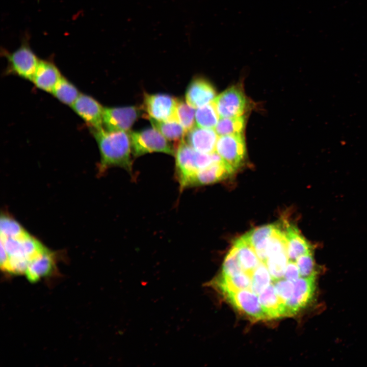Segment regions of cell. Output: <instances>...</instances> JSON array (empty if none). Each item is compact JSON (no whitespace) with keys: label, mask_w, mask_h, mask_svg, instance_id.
Returning a JSON list of instances; mask_svg holds the SVG:
<instances>
[{"label":"cell","mask_w":367,"mask_h":367,"mask_svg":"<svg viewBox=\"0 0 367 367\" xmlns=\"http://www.w3.org/2000/svg\"><path fill=\"white\" fill-rule=\"evenodd\" d=\"M46 248L24 228L13 235H1V269L10 274H24L30 262Z\"/></svg>","instance_id":"cell-1"},{"label":"cell","mask_w":367,"mask_h":367,"mask_svg":"<svg viewBox=\"0 0 367 367\" xmlns=\"http://www.w3.org/2000/svg\"><path fill=\"white\" fill-rule=\"evenodd\" d=\"M93 130L100 154L99 172L102 173L109 168L119 167L132 172V151L129 133L110 132L103 128Z\"/></svg>","instance_id":"cell-2"},{"label":"cell","mask_w":367,"mask_h":367,"mask_svg":"<svg viewBox=\"0 0 367 367\" xmlns=\"http://www.w3.org/2000/svg\"><path fill=\"white\" fill-rule=\"evenodd\" d=\"M174 155L176 175L181 190L188 188L198 171L222 160L216 152L204 153L195 150L185 140L176 146Z\"/></svg>","instance_id":"cell-3"},{"label":"cell","mask_w":367,"mask_h":367,"mask_svg":"<svg viewBox=\"0 0 367 367\" xmlns=\"http://www.w3.org/2000/svg\"><path fill=\"white\" fill-rule=\"evenodd\" d=\"M1 53L8 62L7 73L32 81L40 59L30 46L28 34L22 38L20 45L16 49L11 52L2 48Z\"/></svg>","instance_id":"cell-4"},{"label":"cell","mask_w":367,"mask_h":367,"mask_svg":"<svg viewBox=\"0 0 367 367\" xmlns=\"http://www.w3.org/2000/svg\"><path fill=\"white\" fill-rule=\"evenodd\" d=\"M132 154L138 157L148 153L162 152L174 155L175 148L155 128L129 132Z\"/></svg>","instance_id":"cell-5"},{"label":"cell","mask_w":367,"mask_h":367,"mask_svg":"<svg viewBox=\"0 0 367 367\" xmlns=\"http://www.w3.org/2000/svg\"><path fill=\"white\" fill-rule=\"evenodd\" d=\"M216 152L233 172L243 164L246 153L243 134L219 136Z\"/></svg>","instance_id":"cell-6"},{"label":"cell","mask_w":367,"mask_h":367,"mask_svg":"<svg viewBox=\"0 0 367 367\" xmlns=\"http://www.w3.org/2000/svg\"><path fill=\"white\" fill-rule=\"evenodd\" d=\"M214 102L220 118L238 117L243 115L247 99L241 86H231L217 96Z\"/></svg>","instance_id":"cell-7"},{"label":"cell","mask_w":367,"mask_h":367,"mask_svg":"<svg viewBox=\"0 0 367 367\" xmlns=\"http://www.w3.org/2000/svg\"><path fill=\"white\" fill-rule=\"evenodd\" d=\"M177 99L166 94L145 93L143 106L146 117L158 121L176 120L175 112Z\"/></svg>","instance_id":"cell-8"},{"label":"cell","mask_w":367,"mask_h":367,"mask_svg":"<svg viewBox=\"0 0 367 367\" xmlns=\"http://www.w3.org/2000/svg\"><path fill=\"white\" fill-rule=\"evenodd\" d=\"M139 114L140 111L136 107L104 108L103 128L110 132H127Z\"/></svg>","instance_id":"cell-9"},{"label":"cell","mask_w":367,"mask_h":367,"mask_svg":"<svg viewBox=\"0 0 367 367\" xmlns=\"http://www.w3.org/2000/svg\"><path fill=\"white\" fill-rule=\"evenodd\" d=\"M238 310L255 320L269 319L262 307L258 295L248 290L223 294Z\"/></svg>","instance_id":"cell-10"},{"label":"cell","mask_w":367,"mask_h":367,"mask_svg":"<svg viewBox=\"0 0 367 367\" xmlns=\"http://www.w3.org/2000/svg\"><path fill=\"white\" fill-rule=\"evenodd\" d=\"M71 107L93 130L103 128L104 108L91 96L81 94Z\"/></svg>","instance_id":"cell-11"},{"label":"cell","mask_w":367,"mask_h":367,"mask_svg":"<svg viewBox=\"0 0 367 367\" xmlns=\"http://www.w3.org/2000/svg\"><path fill=\"white\" fill-rule=\"evenodd\" d=\"M314 282V277H300L294 282L292 295L285 305V316L297 313L310 302L315 291Z\"/></svg>","instance_id":"cell-12"},{"label":"cell","mask_w":367,"mask_h":367,"mask_svg":"<svg viewBox=\"0 0 367 367\" xmlns=\"http://www.w3.org/2000/svg\"><path fill=\"white\" fill-rule=\"evenodd\" d=\"M212 84L204 78H194L188 85L185 97L186 102L193 108H199L212 102L216 97Z\"/></svg>","instance_id":"cell-13"},{"label":"cell","mask_w":367,"mask_h":367,"mask_svg":"<svg viewBox=\"0 0 367 367\" xmlns=\"http://www.w3.org/2000/svg\"><path fill=\"white\" fill-rule=\"evenodd\" d=\"M186 142L195 150L204 153L216 152L219 136L212 128L194 127L185 136Z\"/></svg>","instance_id":"cell-14"},{"label":"cell","mask_w":367,"mask_h":367,"mask_svg":"<svg viewBox=\"0 0 367 367\" xmlns=\"http://www.w3.org/2000/svg\"><path fill=\"white\" fill-rule=\"evenodd\" d=\"M62 76L52 61L40 59L31 81L40 89L51 93Z\"/></svg>","instance_id":"cell-15"},{"label":"cell","mask_w":367,"mask_h":367,"mask_svg":"<svg viewBox=\"0 0 367 367\" xmlns=\"http://www.w3.org/2000/svg\"><path fill=\"white\" fill-rule=\"evenodd\" d=\"M233 172L221 160L198 171L189 181L188 188L214 184L227 178Z\"/></svg>","instance_id":"cell-16"},{"label":"cell","mask_w":367,"mask_h":367,"mask_svg":"<svg viewBox=\"0 0 367 367\" xmlns=\"http://www.w3.org/2000/svg\"><path fill=\"white\" fill-rule=\"evenodd\" d=\"M54 253L46 248L29 264L24 273L29 281L35 282L52 273L56 265Z\"/></svg>","instance_id":"cell-17"},{"label":"cell","mask_w":367,"mask_h":367,"mask_svg":"<svg viewBox=\"0 0 367 367\" xmlns=\"http://www.w3.org/2000/svg\"><path fill=\"white\" fill-rule=\"evenodd\" d=\"M285 228L287 255L290 260L296 261L300 256L311 252V245L296 227L286 223Z\"/></svg>","instance_id":"cell-18"},{"label":"cell","mask_w":367,"mask_h":367,"mask_svg":"<svg viewBox=\"0 0 367 367\" xmlns=\"http://www.w3.org/2000/svg\"><path fill=\"white\" fill-rule=\"evenodd\" d=\"M258 296L269 319L285 316V306L276 294L274 283L269 285Z\"/></svg>","instance_id":"cell-19"},{"label":"cell","mask_w":367,"mask_h":367,"mask_svg":"<svg viewBox=\"0 0 367 367\" xmlns=\"http://www.w3.org/2000/svg\"><path fill=\"white\" fill-rule=\"evenodd\" d=\"M233 246L237 250L243 271L251 278L253 271L260 262L254 248L242 237L234 241Z\"/></svg>","instance_id":"cell-20"},{"label":"cell","mask_w":367,"mask_h":367,"mask_svg":"<svg viewBox=\"0 0 367 367\" xmlns=\"http://www.w3.org/2000/svg\"><path fill=\"white\" fill-rule=\"evenodd\" d=\"M153 127L159 130L169 141L174 142L176 146L184 140L187 131L176 120L158 121L149 119Z\"/></svg>","instance_id":"cell-21"},{"label":"cell","mask_w":367,"mask_h":367,"mask_svg":"<svg viewBox=\"0 0 367 367\" xmlns=\"http://www.w3.org/2000/svg\"><path fill=\"white\" fill-rule=\"evenodd\" d=\"M51 93L61 102L71 107L81 94L77 88L63 76L59 80Z\"/></svg>","instance_id":"cell-22"},{"label":"cell","mask_w":367,"mask_h":367,"mask_svg":"<svg viewBox=\"0 0 367 367\" xmlns=\"http://www.w3.org/2000/svg\"><path fill=\"white\" fill-rule=\"evenodd\" d=\"M245 118L243 115L228 118H220L215 127L219 136L243 134Z\"/></svg>","instance_id":"cell-23"},{"label":"cell","mask_w":367,"mask_h":367,"mask_svg":"<svg viewBox=\"0 0 367 367\" xmlns=\"http://www.w3.org/2000/svg\"><path fill=\"white\" fill-rule=\"evenodd\" d=\"M289 260L287 251L275 253L267 257L266 265L274 282L283 278Z\"/></svg>","instance_id":"cell-24"},{"label":"cell","mask_w":367,"mask_h":367,"mask_svg":"<svg viewBox=\"0 0 367 367\" xmlns=\"http://www.w3.org/2000/svg\"><path fill=\"white\" fill-rule=\"evenodd\" d=\"M219 116L214 102L197 108L195 112V121L197 126L213 128L216 126Z\"/></svg>","instance_id":"cell-25"},{"label":"cell","mask_w":367,"mask_h":367,"mask_svg":"<svg viewBox=\"0 0 367 367\" xmlns=\"http://www.w3.org/2000/svg\"><path fill=\"white\" fill-rule=\"evenodd\" d=\"M251 279L250 291L258 296L269 285L274 282L266 264L261 261L253 271Z\"/></svg>","instance_id":"cell-26"},{"label":"cell","mask_w":367,"mask_h":367,"mask_svg":"<svg viewBox=\"0 0 367 367\" xmlns=\"http://www.w3.org/2000/svg\"><path fill=\"white\" fill-rule=\"evenodd\" d=\"M195 117L194 108L191 107L187 102L178 99L175 112V118L187 132L194 127Z\"/></svg>","instance_id":"cell-27"},{"label":"cell","mask_w":367,"mask_h":367,"mask_svg":"<svg viewBox=\"0 0 367 367\" xmlns=\"http://www.w3.org/2000/svg\"><path fill=\"white\" fill-rule=\"evenodd\" d=\"M243 272L238 257L237 250L234 247L232 246L224 260L221 275L232 277Z\"/></svg>","instance_id":"cell-28"},{"label":"cell","mask_w":367,"mask_h":367,"mask_svg":"<svg viewBox=\"0 0 367 367\" xmlns=\"http://www.w3.org/2000/svg\"><path fill=\"white\" fill-rule=\"evenodd\" d=\"M278 225L268 224L254 228L242 236L253 247L260 241L272 235Z\"/></svg>","instance_id":"cell-29"},{"label":"cell","mask_w":367,"mask_h":367,"mask_svg":"<svg viewBox=\"0 0 367 367\" xmlns=\"http://www.w3.org/2000/svg\"><path fill=\"white\" fill-rule=\"evenodd\" d=\"M296 263L299 269L300 277L315 278L316 266L312 252L299 257Z\"/></svg>","instance_id":"cell-30"},{"label":"cell","mask_w":367,"mask_h":367,"mask_svg":"<svg viewBox=\"0 0 367 367\" xmlns=\"http://www.w3.org/2000/svg\"><path fill=\"white\" fill-rule=\"evenodd\" d=\"M274 285L280 300L285 306L292 295L294 282L283 278L274 282Z\"/></svg>","instance_id":"cell-31"},{"label":"cell","mask_w":367,"mask_h":367,"mask_svg":"<svg viewBox=\"0 0 367 367\" xmlns=\"http://www.w3.org/2000/svg\"><path fill=\"white\" fill-rule=\"evenodd\" d=\"M300 277L299 269L296 261L289 260L285 268L283 278L294 282Z\"/></svg>","instance_id":"cell-32"}]
</instances>
